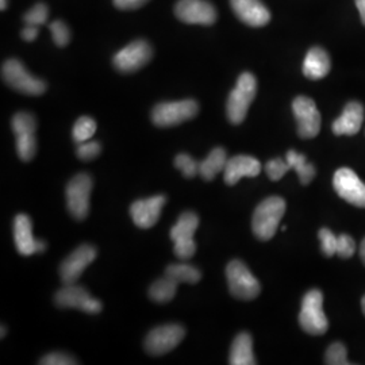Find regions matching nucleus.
Listing matches in <instances>:
<instances>
[{"instance_id":"1","label":"nucleus","mask_w":365,"mask_h":365,"mask_svg":"<svg viewBox=\"0 0 365 365\" xmlns=\"http://www.w3.org/2000/svg\"><path fill=\"white\" fill-rule=\"evenodd\" d=\"M286 200L280 196H271L261 202L255 210L252 220L253 233L259 240L268 241L274 237L286 212Z\"/></svg>"},{"instance_id":"2","label":"nucleus","mask_w":365,"mask_h":365,"mask_svg":"<svg viewBox=\"0 0 365 365\" xmlns=\"http://www.w3.org/2000/svg\"><path fill=\"white\" fill-rule=\"evenodd\" d=\"M257 93V80L256 78L245 72L242 73L235 84L233 91L230 92L227 105H226V114L233 125H240L247 118L249 107L255 101Z\"/></svg>"},{"instance_id":"3","label":"nucleus","mask_w":365,"mask_h":365,"mask_svg":"<svg viewBox=\"0 0 365 365\" xmlns=\"http://www.w3.org/2000/svg\"><path fill=\"white\" fill-rule=\"evenodd\" d=\"M299 324L302 329L312 336H322L327 333L329 321L324 313V295L319 289H312L304 295Z\"/></svg>"},{"instance_id":"4","label":"nucleus","mask_w":365,"mask_h":365,"mask_svg":"<svg viewBox=\"0 0 365 365\" xmlns=\"http://www.w3.org/2000/svg\"><path fill=\"white\" fill-rule=\"evenodd\" d=\"M199 226V217L192 211H185L179 217L176 225L170 229V240L175 247L173 252L178 259L188 260L196 252L194 235Z\"/></svg>"},{"instance_id":"5","label":"nucleus","mask_w":365,"mask_h":365,"mask_svg":"<svg viewBox=\"0 0 365 365\" xmlns=\"http://www.w3.org/2000/svg\"><path fill=\"white\" fill-rule=\"evenodd\" d=\"M226 277L230 294L237 299H256L260 295V283L240 260L230 261L226 267Z\"/></svg>"},{"instance_id":"6","label":"nucleus","mask_w":365,"mask_h":365,"mask_svg":"<svg viewBox=\"0 0 365 365\" xmlns=\"http://www.w3.org/2000/svg\"><path fill=\"white\" fill-rule=\"evenodd\" d=\"M1 76L3 80L15 91L30 95V96H38L46 91V83L38 78H34L26 71L25 66L15 60H7L1 68Z\"/></svg>"},{"instance_id":"7","label":"nucleus","mask_w":365,"mask_h":365,"mask_svg":"<svg viewBox=\"0 0 365 365\" xmlns=\"http://www.w3.org/2000/svg\"><path fill=\"white\" fill-rule=\"evenodd\" d=\"M92 179L88 173H78L66 185V206L71 215L84 221L90 212V197H91Z\"/></svg>"},{"instance_id":"8","label":"nucleus","mask_w":365,"mask_h":365,"mask_svg":"<svg viewBox=\"0 0 365 365\" xmlns=\"http://www.w3.org/2000/svg\"><path fill=\"white\" fill-rule=\"evenodd\" d=\"M199 105L194 99L158 103L152 111V120L158 128H170L196 117Z\"/></svg>"},{"instance_id":"9","label":"nucleus","mask_w":365,"mask_h":365,"mask_svg":"<svg viewBox=\"0 0 365 365\" xmlns=\"http://www.w3.org/2000/svg\"><path fill=\"white\" fill-rule=\"evenodd\" d=\"M14 134L16 137V152L22 161H30L37 152L36 130L37 122L30 113H16L11 120Z\"/></svg>"},{"instance_id":"10","label":"nucleus","mask_w":365,"mask_h":365,"mask_svg":"<svg viewBox=\"0 0 365 365\" xmlns=\"http://www.w3.org/2000/svg\"><path fill=\"white\" fill-rule=\"evenodd\" d=\"M54 302L61 309H78L87 314H99L103 310L101 300L92 298L91 294L84 287L73 284H66L56 292Z\"/></svg>"},{"instance_id":"11","label":"nucleus","mask_w":365,"mask_h":365,"mask_svg":"<svg viewBox=\"0 0 365 365\" xmlns=\"http://www.w3.org/2000/svg\"><path fill=\"white\" fill-rule=\"evenodd\" d=\"M184 336V327L176 324L156 327L145 339V349L153 356L165 354L173 351L182 342Z\"/></svg>"},{"instance_id":"12","label":"nucleus","mask_w":365,"mask_h":365,"mask_svg":"<svg viewBox=\"0 0 365 365\" xmlns=\"http://www.w3.org/2000/svg\"><path fill=\"white\" fill-rule=\"evenodd\" d=\"M292 111L298 122V134L309 140L318 135L321 130V114L313 99L307 96H298L292 102Z\"/></svg>"},{"instance_id":"13","label":"nucleus","mask_w":365,"mask_h":365,"mask_svg":"<svg viewBox=\"0 0 365 365\" xmlns=\"http://www.w3.org/2000/svg\"><path fill=\"white\" fill-rule=\"evenodd\" d=\"M152 54L150 45L146 41L138 39L119 51L114 56L113 63L119 72L130 73L146 66L152 58Z\"/></svg>"},{"instance_id":"14","label":"nucleus","mask_w":365,"mask_h":365,"mask_svg":"<svg viewBox=\"0 0 365 365\" xmlns=\"http://www.w3.org/2000/svg\"><path fill=\"white\" fill-rule=\"evenodd\" d=\"M175 13L182 22L188 25L210 26L217 21L214 6L206 0H179Z\"/></svg>"},{"instance_id":"15","label":"nucleus","mask_w":365,"mask_h":365,"mask_svg":"<svg viewBox=\"0 0 365 365\" xmlns=\"http://www.w3.org/2000/svg\"><path fill=\"white\" fill-rule=\"evenodd\" d=\"M96 259V249L84 244L75 249L60 265V276L64 284H73Z\"/></svg>"},{"instance_id":"16","label":"nucleus","mask_w":365,"mask_h":365,"mask_svg":"<svg viewBox=\"0 0 365 365\" xmlns=\"http://www.w3.org/2000/svg\"><path fill=\"white\" fill-rule=\"evenodd\" d=\"M334 188L342 199L353 206L365 209V184L349 168H341L334 175Z\"/></svg>"},{"instance_id":"17","label":"nucleus","mask_w":365,"mask_h":365,"mask_svg":"<svg viewBox=\"0 0 365 365\" xmlns=\"http://www.w3.org/2000/svg\"><path fill=\"white\" fill-rule=\"evenodd\" d=\"M14 240H15V247L22 256H31L34 253H42L46 249L45 241L34 238L31 220L26 214H19L15 217Z\"/></svg>"},{"instance_id":"18","label":"nucleus","mask_w":365,"mask_h":365,"mask_svg":"<svg viewBox=\"0 0 365 365\" xmlns=\"http://www.w3.org/2000/svg\"><path fill=\"white\" fill-rule=\"evenodd\" d=\"M167 203V196L156 195L137 200L131 205V220L140 229H150L156 225L161 210Z\"/></svg>"},{"instance_id":"19","label":"nucleus","mask_w":365,"mask_h":365,"mask_svg":"<svg viewBox=\"0 0 365 365\" xmlns=\"http://www.w3.org/2000/svg\"><path fill=\"white\" fill-rule=\"evenodd\" d=\"M261 172L260 161L245 155H238L227 160L223 170V179L227 185H235L242 178H256Z\"/></svg>"},{"instance_id":"20","label":"nucleus","mask_w":365,"mask_h":365,"mask_svg":"<svg viewBox=\"0 0 365 365\" xmlns=\"http://www.w3.org/2000/svg\"><path fill=\"white\" fill-rule=\"evenodd\" d=\"M238 19L249 26H265L271 21V14L260 0H230Z\"/></svg>"},{"instance_id":"21","label":"nucleus","mask_w":365,"mask_h":365,"mask_svg":"<svg viewBox=\"0 0 365 365\" xmlns=\"http://www.w3.org/2000/svg\"><path fill=\"white\" fill-rule=\"evenodd\" d=\"M364 120V107L359 102H349L345 106L341 117L333 123V133L336 135H354L357 134Z\"/></svg>"},{"instance_id":"22","label":"nucleus","mask_w":365,"mask_h":365,"mask_svg":"<svg viewBox=\"0 0 365 365\" xmlns=\"http://www.w3.org/2000/svg\"><path fill=\"white\" fill-rule=\"evenodd\" d=\"M330 68L331 63L327 51L322 48H313L307 52L303 61V75L312 80H319L327 76Z\"/></svg>"},{"instance_id":"23","label":"nucleus","mask_w":365,"mask_h":365,"mask_svg":"<svg viewBox=\"0 0 365 365\" xmlns=\"http://www.w3.org/2000/svg\"><path fill=\"white\" fill-rule=\"evenodd\" d=\"M229 363L232 365H255L257 363L253 354V339L249 333H240L235 337L232 344Z\"/></svg>"},{"instance_id":"24","label":"nucleus","mask_w":365,"mask_h":365,"mask_svg":"<svg viewBox=\"0 0 365 365\" xmlns=\"http://www.w3.org/2000/svg\"><path fill=\"white\" fill-rule=\"evenodd\" d=\"M226 163V150L222 148H215L210 152L209 156L199 164V175L207 182L214 180L215 176L225 170Z\"/></svg>"},{"instance_id":"25","label":"nucleus","mask_w":365,"mask_h":365,"mask_svg":"<svg viewBox=\"0 0 365 365\" xmlns=\"http://www.w3.org/2000/svg\"><path fill=\"white\" fill-rule=\"evenodd\" d=\"M286 161L289 164L291 170H297L300 182L303 185H307L309 182H313L317 170L314 168L313 164L307 163V158L304 155H300L295 150H288Z\"/></svg>"},{"instance_id":"26","label":"nucleus","mask_w":365,"mask_h":365,"mask_svg":"<svg viewBox=\"0 0 365 365\" xmlns=\"http://www.w3.org/2000/svg\"><path fill=\"white\" fill-rule=\"evenodd\" d=\"M165 276L173 279L179 284H196L202 279L200 271L190 264H170L165 269Z\"/></svg>"},{"instance_id":"27","label":"nucleus","mask_w":365,"mask_h":365,"mask_svg":"<svg viewBox=\"0 0 365 365\" xmlns=\"http://www.w3.org/2000/svg\"><path fill=\"white\" fill-rule=\"evenodd\" d=\"M178 284L179 283H176L173 279L164 276L163 279H158L150 286L149 297L157 303H168L175 298Z\"/></svg>"},{"instance_id":"28","label":"nucleus","mask_w":365,"mask_h":365,"mask_svg":"<svg viewBox=\"0 0 365 365\" xmlns=\"http://www.w3.org/2000/svg\"><path fill=\"white\" fill-rule=\"evenodd\" d=\"M96 131V122L90 117H80L72 130V137L76 144L90 141Z\"/></svg>"},{"instance_id":"29","label":"nucleus","mask_w":365,"mask_h":365,"mask_svg":"<svg viewBox=\"0 0 365 365\" xmlns=\"http://www.w3.org/2000/svg\"><path fill=\"white\" fill-rule=\"evenodd\" d=\"M49 16V9L43 3H37L33 9H30L25 15H24V22L30 26L39 27L41 25H45Z\"/></svg>"},{"instance_id":"30","label":"nucleus","mask_w":365,"mask_h":365,"mask_svg":"<svg viewBox=\"0 0 365 365\" xmlns=\"http://www.w3.org/2000/svg\"><path fill=\"white\" fill-rule=\"evenodd\" d=\"M325 363L329 365H348L351 361H348V354H346V348L341 342H334L329 346L327 356H325Z\"/></svg>"},{"instance_id":"31","label":"nucleus","mask_w":365,"mask_h":365,"mask_svg":"<svg viewBox=\"0 0 365 365\" xmlns=\"http://www.w3.org/2000/svg\"><path fill=\"white\" fill-rule=\"evenodd\" d=\"M175 167L180 170L187 179H192L199 173V164L187 153H180L175 158Z\"/></svg>"},{"instance_id":"32","label":"nucleus","mask_w":365,"mask_h":365,"mask_svg":"<svg viewBox=\"0 0 365 365\" xmlns=\"http://www.w3.org/2000/svg\"><path fill=\"white\" fill-rule=\"evenodd\" d=\"M289 170H291L289 164H288L287 161H283L282 158H274V160L268 161L267 165H265L267 175H268L269 179L274 180V182L280 180Z\"/></svg>"},{"instance_id":"33","label":"nucleus","mask_w":365,"mask_h":365,"mask_svg":"<svg viewBox=\"0 0 365 365\" xmlns=\"http://www.w3.org/2000/svg\"><path fill=\"white\" fill-rule=\"evenodd\" d=\"M319 240H321V247H322V252L327 257H331L334 255H337V240L339 237L331 233V230H329L327 227L319 230Z\"/></svg>"},{"instance_id":"34","label":"nucleus","mask_w":365,"mask_h":365,"mask_svg":"<svg viewBox=\"0 0 365 365\" xmlns=\"http://www.w3.org/2000/svg\"><path fill=\"white\" fill-rule=\"evenodd\" d=\"M51 31H52L53 41L57 46L64 48L68 45L71 39V31L63 21H54L51 24Z\"/></svg>"},{"instance_id":"35","label":"nucleus","mask_w":365,"mask_h":365,"mask_svg":"<svg viewBox=\"0 0 365 365\" xmlns=\"http://www.w3.org/2000/svg\"><path fill=\"white\" fill-rule=\"evenodd\" d=\"M101 152H102L101 144L98 141H91V140L78 144V149H76V155L83 161H91L99 156Z\"/></svg>"},{"instance_id":"36","label":"nucleus","mask_w":365,"mask_h":365,"mask_svg":"<svg viewBox=\"0 0 365 365\" xmlns=\"http://www.w3.org/2000/svg\"><path fill=\"white\" fill-rule=\"evenodd\" d=\"M356 252V244L351 235H341L337 240V255L341 259H349Z\"/></svg>"},{"instance_id":"37","label":"nucleus","mask_w":365,"mask_h":365,"mask_svg":"<svg viewBox=\"0 0 365 365\" xmlns=\"http://www.w3.org/2000/svg\"><path fill=\"white\" fill-rule=\"evenodd\" d=\"M39 364L42 365H75L78 364V361L66 353L54 352L46 354L45 357H42V360L39 361Z\"/></svg>"},{"instance_id":"38","label":"nucleus","mask_w":365,"mask_h":365,"mask_svg":"<svg viewBox=\"0 0 365 365\" xmlns=\"http://www.w3.org/2000/svg\"><path fill=\"white\" fill-rule=\"evenodd\" d=\"M148 1L149 0H114V4L119 10H135Z\"/></svg>"},{"instance_id":"39","label":"nucleus","mask_w":365,"mask_h":365,"mask_svg":"<svg viewBox=\"0 0 365 365\" xmlns=\"http://www.w3.org/2000/svg\"><path fill=\"white\" fill-rule=\"evenodd\" d=\"M39 30L37 26H30L26 25V27L22 30V38L27 41V42H33L34 39L38 37Z\"/></svg>"},{"instance_id":"40","label":"nucleus","mask_w":365,"mask_h":365,"mask_svg":"<svg viewBox=\"0 0 365 365\" xmlns=\"http://www.w3.org/2000/svg\"><path fill=\"white\" fill-rule=\"evenodd\" d=\"M356 6L361 16V22L365 25V0H356Z\"/></svg>"},{"instance_id":"41","label":"nucleus","mask_w":365,"mask_h":365,"mask_svg":"<svg viewBox=\"0 0 365 365\" xmlns=\"http://www.w3.org/2000/svg\"><path fill=\"white\" fill-rule=\"evenodd\" d=\"M360 257H361V260L365 264V238L363 240L361 245H360Z\"/></svg>"},{"instance_id":"42","label":"nucleus","mask_w":365,"mask_h":365,"mask_svg":"<svg viewBox=\"0 0 365 365\" xmlns=\"http://www.w3.org/2000/svg\"><path fill=\"white\" fill-rule=\"evenodd\" d=\"M1 10H6L7 9V0H1Z\"/></svg>"},{"instance_id":"43","label":"nucleus","mask_w":365,"mask_h":365,"mask_svg":"<svg viewBox=\"0 0 365 365\" xmlns=\"http://www.w3.org/2000/svg\"><path fill=\"white\" fill-rule=\"evenodd\" d=\"M361 309H363V313L365 315V295L363 297V299H361Z\"/></svg>"},{"instance_id":"44","label":"nucleus","mask_w":365,"mask_h":365,"mask_svg":"<svg viewBox=\"0 0 365 365\" xmlns=\"http://www.w3.org/2000/svg\"><path fill=\"white\" fill-rule=\"evenodd\" d=\"M4 333H6V327H1V339L4 337Z\"/></svg>"}]
</instances>
